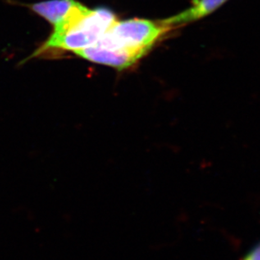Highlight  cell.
<instances>
[{"mask_svg":"<svg viewBox=\"0 0 260 260\" xmlns=\"http://www.w3.org/2000/svg\"><path fill=\"white\" fill-rule=\"evenodd\" d=\"M117 17L108 8L88 10L79 20L59 35H51L46 43L33 57L47 50H64L75 52L95 44L105 33L117 21Z\"/></svg>","mask_w":260,"mask_h":260,"instance_id":"2","label":"cell"},{"mask_svg":"<svg viewBox=\"0 0 260 260\" xmlns=\"http://www.w3.org/2000/svg\"><path fill=\"white\" fill-rule=\"evenodd\" d=\"M228 0H194L190 7L172 17L162 20V22L174 29L176 26L184 25L189 23L203 19L211 13L216 11Z\"/></svg>","mask_w":260,"mask_h":260,"instance_id":"3","label":"cell"},{"mask_svg":"<svg viewBox=\"0 0 260 260\" xmlns=\"http://www.w3.org/2000/svg\"><path fill=\"white\" fill-rule=\"evenodd\" d=\"M77 3L76 0H48L26 6L55 26L66 17Z\"/></svg>","mask_w":260,"mask_h":260,"instance_id":"4","label":"cell"},{"mask_svg":"<svg viewBox=\"0 0 260 260\" xmlns=\"http://www.w3.org/2000/svg\"><path fill=\"white\" fill-rule=\"evenodd\" d=\"M172 29L162 20H117L95 44L77 54L88 61L123 70L135 65Z\"/></svg>","mask_w":260,"mask_h":260,"instance_id":"1","label":"cell"},{"mask_svg":"<svg viewBox=\"0 0 260 260\" xmlns=\"http://www.w3.org/2000/svg\"><path fill=\"white\" fill-rule=\"evenodd\" d=\"M240 260H260V240L256 243Z\"/></svg>","mask_w":260,"mask_h":260,"instance_id":"5","label":"cell"}]
</instances>
